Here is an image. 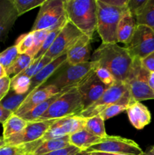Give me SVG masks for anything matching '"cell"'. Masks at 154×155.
I'll return each instance as SVG.
<instances>
[{
  "mask_svg": "<svg viewBox=\"0 0 154 155\" xmlns=\"http://www.w3.org/2000/svg\"><path fill=\"white\" fill-rule=\"evenodd\" d=\"M91 61L108 70L116 81L123 83H126L134 64L127 50L117 43H101L93 53Z\"/></svg>",
  "mask_w": 154,
  "mask_h": 155,
  "instance_id": "obj_1",
  "label": "cell"
},
{
  "mask_svg": "<svg viewBox=\"0 0 154 155\" xmlns=\"http://www.w3.org/2000/svg\"><path fill=\"white\" fill-rule=\"evenodd\" d=\"M66 18L91 39L97 27V0H64Z\"/></svg>",
  "mask_w": 154,
  "mask_h": 155,
  "instance_id": "obj_2",
  "label": "cell"
},
{
  "mask_svg": "<svg viewBox=\"0 0 154 155\" xmlns=\"http://www.w3.org/2000/svg\"><path fill=\"white\" fill-rule=\"evenodd\" d=\"M126 8L116 7L107 4L103 0H97L96 30L102 43H117V26Z\"/></svg>",
  "mask_w": 154,
  "mask_h": 155,
  "instance_id": "obj_3",
  "label": "cell"
},
{
  "mask_svg": "<svg viewBox=\"0 0 154 155\" xmlns=\"http://www.w3.org/2000/svg\"><path fill=\"white\" fill-rule=\"evenodd\" d=\"M84 110L81 95L77 86H73L62 94L36 121L57 120L76 116Z\"/></svg>",
  "mask_w": 154,
  "mask_h": 155,
  "instance_id": "obj_4",
  "label": "cell"
},
{
  "mask_svg": "<svg viewBox=\"0 0 154 155\" xmlns=\"http://www.w3.org/2000/svg\"><path fill=\"white\" fill-rule=\"evenodd\" d=\"M85 124V118L82 117L79 115L55 120L54 124L47 130L42 139L34 143L21 146L20 148L25 153H33L42 142L73 134L76 132L84 130Z\"/></svg>",
  "mask_w": 154,
  "mask_h": 155,
  "instance_id": "obj_5",
  "label": "cell"
},
{
  "mask_svg": "<svg viewBox=\"0 0 154 155\" xmlns=\"http://www.w3.org/2000/svg\"><path fill=\"white\" fill-rule=\"evenodd\" d=\"M149 72L145 69L140 59H134L132 70L127 80L131 98L137 101L154 99V91L148 85Z\"/></svg>",
  "mask_w": 154,
  "mask_h": 155,
  "instance_id": "obj_6",
  "label": "cell"
},
{
  "mask_svg": "<svg viewBox=\"0 0 154 155\" xmlns=\"http://www.w3.org/2000/svg\"><path fill=\"white\" fill-rule=\"evenodd\" d=\"M124 48L133 59L142 60L154 51V32L146 26L137 24L131 39Z\"/></svg>",
  "mask_w": 154,
  "mask_h": 155,
  "instance_id": "obj_7",
  "label": "cell"
},
{
  "mask_svg": "<svg viewBox=\"0 0 154 155\" xmlns=\"http://www.w3.org/2000/svg\"><path fill=\"white\" fill-rule=\"evenodd\" d=\"M86 151L88 152L100 151L122 155L144 154L140 147L133 140L113 136H107L102 138L98 143L92 145Z\"/></svg>",
  "mask_w": 154,
  "mask_h": 155,
  "instance_id": "obj_8",
  "label": "cell"
},
{
  "mask_svg": "<svg viewBox=\"0 0 154 155\" xmlns=\"http://www.w3.org/2000/svg\"><path fill=\"white\" fill-rule=\"evenodd\" d=\"M97 68H98V63L92 61L75 65H69L48 85H53L59 90L77 86Z\"/></svg>",
  "mask_w": 154,
  "mask_h": 155,
  "instance_id": "obj_9",
  "label": "cell"
},
{
  "mask_svg": "<svg viewBox=\"0 0 154 155\" xmlns=\"http://www.w3.org/2000/svg\"><path fill=\"white\" fill-rule=\"evenodd\" d=\"M65 15L64 0H45L40 6L31 32L54 27Z\"/></svg>",
  "mask_w": 154,
  "mask_h": 155,
  "instance_id": "obj_10",
  "label": "cell"
},
{
  "mask_svg": "<svg viewBox=\"0 0 154 155\" xmlns=\"http://www.w3.org/2000/svg\"><path fill=\"white\" fill-rule=\"evenodd\" d=\"M128 90V86L123 82L116 81L113 85L109 86L104 92L101 98L95 103L83 110L79 116L83 118L92 117L99 115L103 110L119 101L122 95Z\"/></svg>",
  "mask_w": 154,
  "mask_h": 155,
  "instance_id": "obj_11",
  "label": "cell"
},
{
  "mask_svg": "<svg viewBox=\"0 0 154 155\" xmlns=\"http://www.w3.org/2000/svg\"><path fill=\"white\" fill-rule=\"evenodd\" d=\"M83 35L76 27L67 21L45 55L52 61L66 54Z\"/></svg>",
  "mask_w": 154,
  "mask_h": 155,
  "instance_id": "obj_12",
  "label": "cell"
},
{
  "mask_svg": "<svg viewBox=\"0 0 154 155\" xmlns=\"http://www.w3.org/2000/svg\"><path fill=\"white\" fill-rule=\"evenodd\" d=\"M55 120L28 122L27 127L18 134L5 139L6 145L21 147L38 142L45 134Z\"/></svg>",
  "mask_w": 154,
  "mask_h": 155,
  "instance_id": "obj_13",
  "label": "cell"
},
{
  "mask_svg": "<svg viewBox=\"0 0 154 155\" xmlns=\"http://www.w3.org/2000/svg\"><path fill=\"white\" fill-rule=\"evenodd\" d=\"M95 71L91 73L77 86L84 105V110L98 101L109 87L98 79Z\"/></svg>",
  "mask_w": 154,
  "mask_h": 155,
  "instance_id": "obj_14",
  "label": "cell"
},
{
  "mask_svg": "<svg viewBox=\"0 0 154 155\" xmlns=\"http://www.w3.org/2000/svg\"><path fill=\"white\" fill-rule=\"evenodd\" d=\"M59 92L60 90L53 85H46L39 88L27 95V98L21 103V106L14 114L19 117L24 116L33 107L46 101Z\"/></svg>",
  "mask_w": 154,
  "mask_h": 155,
  "instance_id": "obj_15",
  "label": "cell"
},
{
  "mask_svg": "<svg viewBox=\"0 0 154 155\" xmlns=\"http://www.w3.org/2000/svg\"><path fill=\"white\" fill-rule=\"evenodd\" d=\"M18 18L12 0H0V42H5Z\"/></svg>",
  "mask_w": 154,
  "mask_h": 155,
  "instance_id": "obj_16",
  "label": "cell"
},
{
  "mask_svg": "<svg viewBox=\"0 0 154 155\" xmlns=\"http://www.w3.org/2000/svg\"><path fill=\"white\" fill-rule=\"evenodd\" d=\"M91 40L88 36L83 35L66 53V64L75 65L90 61Z\"/></svg>",
  "mask_w": 154,
  "mask_h": 155,
  "instance_id": "obj_17",
  "label": "cell"
},
{
  "mask_svg": "<svg viewBox=\"0 0 154 155\" xmlns=\"http://www.w3.org/2000/svg\"><path fill=\"white\" fill-rule=\"evenodd\" d=\"M126 111L130 123L137 130H142L151 122V114L149 109L133 98H131Z\"/></svg>",
  "mask_w": 154,
  "mask_h": 155,
  "instance_id": "obj_18",
  "label": "cell"
},
{
  "mask_svg": "<svg viewBox=\"0 0 154 155\" xmlns=\"http://www.w3.org/2000/svg\"><path fill=\"white\" fill-rule=\"evenodd\" d=\"M66 60H67L66 54H63V55L52 60L46 66L44 67L36 76L31 78V85H30L28 94L40 88L45 83V81L51 75H53L54 73H55L60 67L66 63Z\"/></svg>",
  "mask_w": 154,
  "mask_h": 155,
  "instance_id": "obj_19",
  "label": "cell"
},
{
  "mask_svg": "<svg viewBox=\"0 0 154 155\" xmlns=\"http://www.w3.org/2000/svg\"><path fill=\"white\" fill-rule=\"evenodd\" d=\"M136 21L128 9L125 8L122 13L116 30V38L118 42L128 43L131 39L136 27Z\"/></svg>",
  "mask_w": 154,
  "mask_h": 155,
  "instance_id": "obj_20",
  "label": "cell"
},
{
  "mask_svg": "<svg viewBox=\"0 0 154 155\" xmlns=\"http://www.w3.org/2000/svg\"><path fill=\"white\" fill-rule=\"evenodd\" d=\"M102 138L98 137L91 134L84 129L80 131L69 136V141L70 145L76 147L81 151H86L92 145L98 143Z\"/></svg>",
  "mask_w": 154,
  "mask_h": 155,
  "instance_id": "obj_21",
  "label": "cell"
},
{
  "mask_svg": "<svg viewBox=\"0 0 154 155\" xmlns=\"http://www.w3.org/2000/svg\"><path fill=\"white\" fill-rule=\"evenodd\" d=\"M72 88V87H70ZM70 88H66V89H63L60 90V92L58 93L55 94L54 95L51 96V98L47 99L46 101H43L41 104H38L37 106H36L35 107H33V109L28 111L27 113H26L24 116L21 117L23 119H24L25 120H27V122H33V121H36L39 117L42 116L47 110H48V108L50 107V106L63 93H64L66 91H67L68 89H69Z\"/></svg>",
  "mask_w": 154,
  "mask_h": 155,
  "instance_id": "obj_22",
  "label": "cell"
},
{
  "mask_svg": "<svg viewBox=\"0 0 154 155\" xmlns=\"http://www.w3.org/2000/svg\"><path fill=\"white\" fill-rule=\"evenodd\" d=\"M131 98H131V93H130L129 89H128V90L122 95V97L119 101L110 105V107L106 108L104 110H103L99 115L105 121L110 118L119 114L120 113L127 110V108L129 106L130 102H131Z\"/></svg>",
  "mask_w": 154,
  "mask_h": 155,
  "instance_id": "obj_23",
  "label": "cell"
},
{
  "mask_svg": "<svg viewBox=\"0 0 154 155\" xmlns=\"http://www.w3.org/2000/svg\"><path fill=\"white\" fill-rule=\"evenodd\" d=\"M27 122L21 117L12 114L7 120L2 124L3 125V134L2 137L5 139H8L14 135L18 134L22 131L27 127Z\"/></svg>",
  "mask_w": 154,
  "mask_h": 155,
  "instance_id": "obj_24",
  "label": "cell"
},
{
  "mask_svg": "<svg viewBox=\"0 0 154 155\" xmlns=\"http://www.w3.org/2000/svg\"><path fill=\"white\" fill-rule=\"evenodd\" d=\"M69 145H71L69 141V136L59 138V139H50V140H47L42 142L32 154L33 155L45 154L51 152V151L66 148Z\"/></svg>",
  "mask_w": 154,
  "mask_h": 155,
  "instance_id": "obj_25",
  "label": "cell"
},
{
  "mask_svg": "<svg viewBox=\"0 0 154 155\" xmlns=\"http://www.w3.org/2000/svg\"><path fill=\"white\" fill-rule=\"evenodd\" d=\"M134 18L136 24L146 26L154 32V0H146Z\"/></svg>",
  "mask_w": 154,
  "mask_h": 155,
  "instance_id": "obj_26",
  "label": "cell"
},
{
  "mask_svg": "<svg viewBox=\"0 0 154 155\" xmlns=\"http://www.w3.org/2000/svg\"><path fill=\"white\" fill-rule=\"evenodd\" d=\"M33 60H34L33 58L27 54H19L14 63L8 69H6L7 76L11 77V76L13 75L14 77L21 74L31 64Z\"/></svg>",
  "mask_w": 154,
  "mask_h": 155,
  "instance_id": "obj_27",
  "label": "cell"
},
{
  "mask_svg": "<svg viewBox=\"0 0 154 155\" xmlns=\"http://www.w3.org/2000/svg\"><path fill=\"white\" fill-rule=\"evenodd\" d=\"M85 129L98 137L104 138L107 136L106 133L104 120L100 115H97V116L86 119Z\"/></svg>",
  "mask_w": 154,
  "mask_h": 155,
  "instance_id": "obj_28",
  "label": "cell"
},
{
  "mask_svg": "<svg viewBox=\"0 0 154 155\" xmlns=\"http://www.w3.org/2000/svg\"><path fill=\"white\" fill-rule=\"evenodd\" d=\"M31 85V79L27 76L18 74L11 78L10 90L18 95H28L29 89Z\"/></svg>",
  "mask_w": 154,
  "mask_h": 155,
  "instance_id": "obj_29",
  "label": "cell"
},
{
  "mask_svg": "<svg viewBox=\"0 0 154 155\" xmlns=\"http://www.w3.org/2000/svg\"><path fill=\"white\" fill-rule=\"evenodd\" d=\"M10 93H8V95L3 98L0 102V104L6 110H9V111L14 113L18 107L21 106V103L24 101L27 96V94H24V95H18V94L14 93V92L10 90Z\"/></svg>",
  "mask_w": 154,
  "mask_h": 155,
  "instance_id": "obj_30",
  "label": "cell"
},
{
  "mask_svg": "<svg viewBox=\"0 0 154 155\" xmlns=\"http://www.w3.org/2000/svg\"><path fill=\"white\" fill-rule=\"evenodd\" d=\"M53 27H51L50 28L46 29V30H36V31H33V47L31 48V49L27 53V54H29L30 56H31L32 58L36 57V55L37 54V53L39 52V51L40 50L41 47H42V44H43L44 41L46 39L47 36L48 35V33L52 30Z\"/></svg>",
  "mask_w": 154,
  "mask_h": 155,
  "instance_id": "obj_31",
  "label": "cell"
},
{
  "mask_svg": "<svg viewBox=\"0 0 154 155\" xmlns=\"http://www.w3.org/2000/svg\"><path fill=\"white\" fill-rule=\"evenodd\" d=\"M45 1V0H12V2L18 12V17H20L35 8L40 7Z\"/></svg>",
  "mask_w": 154,
  "mask_h": 155,
  "instance_id": "obj_32",
  "label": "cell"
},
{
  "mask_svg": "<svg viewBox=\"0 0 154 155\" xmlns=\"http://www.w3.org/2000/svg\"><path fill=\"white\" fill-rule=\"evenodd\" d=\"M51 61V59L49 58L46 57L45 55L42 56V57L39 58H36L33 60V61L32 62L31 64L25 70V71H23L21 74L22 75L27 76V77H30V79L33 78L34 76H36L42 68L45 66H46L48 63Z\"/></svg>",
  "mask_w": 154,
  "mask_h": 155,
  "instance_id": "obj_33",
  "label": "cell"
},
{
  "mask_svg": "<svg viewBox=\"0 0 154 155\" xmlns=\"http://www.w3.org/2000/svg\"><path fill=\"white\" fill-rule=\"evenodd\" d=\"M19 55L16 46L12 45L0 52V64L5 69H8L14 63Z\"/></svg>",
  "mask_w": 154,
  "mask_h": 155,
  "instance_id": "obj_34",
  "label": "cell"
},
{
  "mask_svg": "<svg viewBox=\"0 0 154 155\" xmlns=\"http://www.w3.org/2000/svg\"><path fill=\"white\" fill-rule=\"evenodd\" d=\"M33 45V33L30 31V33L23 34L17 40L15 46L18 49L19 54H27Z\"/></svg>",
  "mask_w": 154,
  "mask_h": 155,
  "instance_id": "obj_35",
  "label": "cell"
},
{
  "mask_svg": "<svg viewBox=\"0 0 154 155\" xmlns=\"http://www.w3.org/2000/svg\"><path fill=\"white\" fill-rule=\"evenodd\" d=\"M95 72L98 79L106 86H110L116 81L113 74L106 68H102V67H98L95 70Z\"/></svg>",
  "mask_w": 154,
  "mask_h": 155,
  "instance_id": "obj_36",
  "label": "cell"
},
{
  "mask_svg": "<svg viewBox=\"0 0 154 155\" xmlns=\"http://www.w3.org/2000/svg\"><path fill=\"white\" fill-rule=\"evenodd\" d=\"M146 2V0H128L127 8L128 9L134 18L136 15L141 10L142 8Z\"/></svg>",
  "mask_w": 154,
  "mask_h": 155,
  "instance_id": "obj_37",
  "label": "cell"
},
{
  "mask_svg": "<svg viewBox=\"0 0 154 155\" xmlns=\"http://www.w3.org/2000/svg\"><path fill=\"white\" fill-rule=\"evenodd\" d=\"M11 88V77L8 76L0 79V102L8 95Z\"/></svg>",
  "mask_w": 154,
  "mask_h": 155,
  "instance_id": "obj_38",
  "label": "cell"
},
{
  "mask_svg": "<svg viewBox=\"0 0 154 155\" xmlns=\"http://www.w3.org/2000/svg\"><path fill=\"white\" fill-rule=\"evenodd\" d=\"M80 151L81 150L79 149L78 148L71 145L69 146L66 147V148H61V149L57 150V151H51V152L48 153V154L42 155H72Z\"/></svg>",
  "mask_w": 154,
  "mask_h": 155,
  "instance_id": "obj_39",
  "label": "cell"
},
{
  "mask_svg": "<svg viewBox=\"0 0 154 155\" xmlns=\"http://www.w3.org/2000/svg\"><path fill=\"white\" fill-rule=\"evenodd\" d=\"M140 61L145 69L149 72H154V51Z\"/></svg>",
  "mask_w": 154,
  "mask_h": 155,
  "instance_id": "obj_40",
  "label": "cell"
},
{
  "mask_svg": "<svg viewBox=\"0 0 154 155\" xmlns=\"http://www.w3.org/2000/svg\"><path fill=\"white\" fill-rule=\"evenodd\" d=\"M21 150L20 147L5 145L0 149V155H16Z\"/></svg>",
  "mask_w": 154,
  "mask_h": 155,
  "instance_id": "obj_41",
  "label": "cell"
},
{
  "mask_svg": "<svg viewBox=\"0 0 154 155\" xmlns=\"http://www.w3.org/2000/svg\"><path fill=\"white\" fill-rule=\"evenodd\" d=\"M107 4L119 8H126L128 0H103Z\"/></svg>",
  "mask_w": 154,
  "mask_h": 155,
  "instance_id": "obj_42",
  "label": "cell"
},
{
  "mask_svg": "<svg viewBox=\"0 0 154 155\" xmlns=\"http://www.w3.org/2000/svg\"><path fill=\"white\" fill-rule=\"evenodd\" d=\"M12 114H13L12 112L6 110L5 108H4V107L0 104V124H4V123L7 120L8 118Z\"/></svg>",
  "mask_w": 154,
  "mask_h": 155,
  "instance_id": "obj_43",
  "label": "cell"
},
{
  "mask_svg": "<svg viewBox=\"0 0 154 155\" xmlns=\"http://www.w3.org/2000/svg\"><path fill=\"white\" fill-rule=\"evenodd\" d=\"M148 85L154 91V72H149L148 77Z\"/></svg>",
  "mask_w": 154,
  "mask_h": 155,
  "instance_id": "obj_44",
  "label": "cell"
},
{
  "mask_svg": "<svg viewBox=\"0 0 154 155\" xmlns=\"http://www.w3.org/2000/svg\"><path fill=\"white\" fill-rule=\"evenodd\" d=\"M89 155H122V154H111V153H107V152H100V151H92V152H89Z\"/></svg>",
  "mask_w": 154,
  "mask_h": 155,
  "instance_id": "obj_45",
  "label": "cell"
},
{
  "mask_svg": "<svg viewBox=\"0 0 154 155\" xmlns=\"http://www.w3.org/2000/svg\"><path fill=\"white\" fill-rule=\"evenodd\" d=\"M6 76H7V74H6L5 69L0 64V79L6 77Z\"/></svg>",
  "mask_w": 154,
  "mask_h": 155,
  "instance_id": "obj_46",
  "label": "cell"
},
{
  "mask_svg": "<svg viewBox=\"0 0 154 155\" xmlns=\"http://www.w3.org/2000/svg\"><path fill=\"white\" fill-rule=\"evenodd\" d=\"M5 145L6 143L5 141V139L2 136H1V137H0V149H1L2 148H3L4 146H5Z\"/></svg>",
  "mask_w": 154,
  "mask_h": 155,
  "instance_id": "obj_47",
  "label": "cell"
},
{
  "mask_svg": "<svg viewBox=\"0 0 154 155\" xmlns=\"http://www.w3.org/2000/svg\"><path fill=\"white\" fill-rule=\"evenodd\" d=\"M72 155H89V152H88L87 151H80Z\"/></svg>",
  "mask_w": 154,
  "mask_h": 155,
  "instance_id": "obj_48",
  "label": "cell"
},
{
  "mask_svg": "<svg viewBox=\"0 0 154 155\" xmlns=\"http://www.w3.org/2000/svg\"><path fill=\"white\" fill-rule=\"evenodd\" d=\"M25 154H26V153L24 152V151H23V150H21V151H19V152H18L16 155H25Z\"/></svg>",
  "mask_w": 154,
  "mask_h": 155,
  "instance_id": "obj_49",
  "label": "cell"
},
{
  "mask_svg": "<svg viewBox=\"0 0 154 155\" xmlns=\"http://www.w3.org/2000/svg\"><path fill=\"white\" fill-rule=\"evenodd\" d=\"M143 155H154V152H150V151H148L147 153H144Z\"/></svg>",
  "mask_w": 154,
  "mask_h": 155,
  "instance_id": "obj_50",
  "label": "cell"
},
{
  "mask_svg": "<svg viewBox=\"0 0 154 155\" xmlns=\"http://www.w3.org/2000/svg\"><path fill=\"white\" fill-rule=\"evenodd\" d=\"M149 151H150V152H154V145H153V146H152V148H151V149L149 150Z\"/></svg>",
  "mask_w": 154,
  "mask_h": 155,
  "instance_id": "obj_51",
  "label": "cell"
},
{
  "mask_svg": "<svg viewBox=\"0 0 154 155\" xmlns=\"http://www.w3.org/2000/svg\"><path fill=\"white\" fill-rule=\"evenodd\" d=\"M25 155H33V154L32 153H26Z\"/></svg>",
  "mask_w": 154,
  "mask_h": 155,
  "instance_id": "obj_52",
  "label": "cell"
}]
</instances>
